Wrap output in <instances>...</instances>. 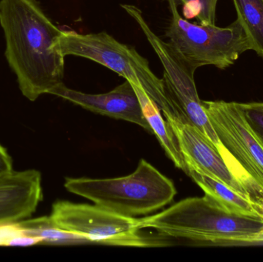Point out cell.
I'll return each instance as SVG.
<instances>
[{"label": "cell", "mask_w": 263, "mask_h": 262, "mask_svg": "<svg viewBox=\"0 0 263 262\" xmlns=\"http://www.w3.org/2000/svg\"><path fill=\"white\" fill-rule=\"evenodd\" d=\"M6 60L22 94L35 101L63 83L65 57L53 49L61 29L37 0H0Z\"/></svg>", "instance_id": "obj_1"}, {"label": "cell", "mask_w": 263, "mask_h": 262, "mask_svg": "<svg viewBox=\"0 0 263 262\" xmlns=\"http://www.w3.org/2000/svg\"><path fill=\"white\" fill-rule=\"evenodd\" d=\"M139 226L198 243H263V218L229 212L206 195L185 198L162 212L139 218Z\"/></svg>", "instance_id": "obj_2"}, {"label": "cell", "mask_w": 263, "mask_h": 262, "mask_svg": "<svg viewBox=\"0 0 263 262\" xmlns=\"http://www.w3.org/2000/svg\"><path fill=\"white\" fill-rule=\"evenodd\" d=\"M53 49L63 56L87 58L114 71L132 84L142 88L165 118L176 117L184 122L163 78L155 75L148 60L133 46L120 43L106 32L80 34L62 30L53 44Z\"/></svg>", "instance_id": "obj_3"}, {"label": "cell", "mask_w": 263, "mask_h": 262, "mask_svg": "<svg viewBox=\"0 0 263 262\" xmlns=\"http://www.w3.org/2000/svg\"><path fill=\"white\" fill-rule=\"evenodd\" d=\"M64 186L71 193L128 217L156 212L170 204L177 193L173 181L143 158L127 176L105 179L66 178Z\"/></svg>", "instance_id": "obj_4"}, {"label": "cell", "mask_w": 263, "mask_h": 262, "mask_svg": "<svg viewBox=\"0 0 263 262\" xmlns=\"http://www.w3.org/2000/svg\"><path fill=\"white\" fill-rule=\"evenodd\" d=\"M171 18L165 32L168 43L193 69L213 66L225 69L241 55L252 50L251 43L239 19L227 27L195 24L183 18L177 0H167Z\"/></svg>", "instance_id": "obj_5"}, {"label": "cell", "mask_w": 263, "mask_h": 262, "mask_svg": "<svg viewBox=\"0 0 263 262\" xmlns=\"http://www.w3.org/2000/svg\"><path fill=\"white\" fill-rule=\"evenodd\" d=\"M121 7L137 23L160 61L164 71L162 78L183 121L194 126L210 140L233 167L239 168L237 162L222 146L204 110L195 83L196 71L178 55L170 43L162 40L152 30L144 18L142 9L133 4H121Z\"/></svg>", "instance_id": "obj_6"}, {"label": "cell", "mask_w": 263, "mask_h": 262, "mask_svg": "<svg viewBox=\"0 0 263 262\" xmlns=\"http://www.w3.org/2000/svg\"><path fill=\"white\" fill-rule=\"evenodd\" d=\"M58 227L86 238L89 243L125 247H158L163 241L144 236L139 219L94 205L58 201L49 215Z\"/></svg>", "instance_id": "obj_7"}, {"label": "cell", "mask_w": 263, "mask_h": 262, "mask_svg": "<svg viewBox=\"0 0 263 262\" xmlns=\"http://www.w3.org/2000/svg\"><path fill=\"white\" fill-rule=\"evenodd\" d=\"M222 146L263 196V145L246 120L240 103L202 101Z\"/></svg>", "instance_id": "obj_8"}, {"label": "cell", "mask_w": 263, "mask_h": 262, "mask_svg": "<svg viewBox=\"0 0 263 262\" xmlns=\"http://www.w3.org/2000/svg\"><path fill=\"white\" fill-rule=\"evenodd\" d=\"M165 120L174 134L187 168H193L213 177L259 203L261 199L259 191L227 162L217 148L194 126L176 117Z\"/></svg>", "instance_id": "obj_9"}, {"label": "cell", "mask_w": 263, "mask_h": 262, "mask_svg": "<svg viewBox=\"0 0 263 262\" xmlns=\"http://www.w3.org/2000/svg\"><path fill=\"white\" fill-rule=\"evenodd\" d=\"M49 94L64 98L95 113L139 125L153 134L151 127L144 116L136 91L128 80L106 93H84L69 89L62 83L52 89Z\"/></svg>", "instance_id": "obj_10"}, {"label": "cell", "mask_w": 263, "mask_h": 262, "mask_svg": "<svg viewBox=\"0 0 263 262\" xmlns=\"http://www.w3.org/2000/svg\"><path fill=\"white\" fill-rule=\"evenodd\" d=\"M43 198L39 171H13L0 177V223L29 218Z\"/></svg>", "instance_id": "obj_11"}, {"label": "cell", "mask_w": 263, "mask_h": 262, "mask_svg": "<svg viewBox=\"0 0 263 262\" xmlns=\"http://www.w3.org/2000/svg\"><path fill=\"white\" fill-rule=\"evenodd\" d=\"M187 175L202 189L205 195L226 210L238 215L263 218L260 206L253 198L239 193L225 183L193 168L188 167Z\"/></svg>", "instance_id": "obj_12"}, {"label": "cell", "mask_w": 263, "mask_h": 262, "mask_svg": "<svg viewBox=\"0 0 263 262\" xmlns=\"http://www.w3.org/2000/svg\"><path fill=\"white\" fill-rule=\"evenodd\" d=\"M132 85L140 102L144 116L149 124L153 133L155 134L161 146L163 148L167 156L173 161L176 167L188 174V168L184 159L183 155L179 149V144L166 120L165 121L162 118L161 111L142 88L136 85Z\"/></svg>", "instance_id": "obj_13"}, {"label": "cell", "mask_w": 263, "mask_h": 262, "mask_svg": "<svg viewBox=\"0 0 263 262\" xmlns=\"http://www.w3.org/2000/svg\"><path fill=\"white\" fill-rule=\"evenodd\" d=\"M252 50L263 58V0H233Z\"/></svg>", "instance_id": "obj_14"}, {"label": "cell", "mask_w": 263, "mask_h": 262, "mask_svg": "<svg viewBox=\"0 0 263 262\" xmlns=\"http://www.w3.org/2000/svg\"><path fill=\"white\" fill-rule=\"evenodd\" d=\"M26 233L38 237L43 245H69L89 243L84 237L63 230L55 225L50 216L26 218L20 221Z\"/></svg>", "instance_id": "obj_15"}, {"label": "cell", "mask_w": 263, "mask_h": 262, "mask_svg": "<svg viewBox=\"0 0 263 262\" xmlns=\"http://www.w3.org/2000/svg\"><path fill=\"white\" fill-rule=\"evenodd\" d=\"M40 244H43L41 238L28 235L20 221L0 223V247H27Z\"/></svg>", "instance_id": "obj_16"}, {"label": "cell", "mask_w": 263, "mask_h": 262, "mask_svg": "<svg viewBox=\"0 0 263 262\" xmlns=\"http://www.w3.org/2000/svg\"><path fill=\"white\" fill-rule=\"evenodd\" d=\"M183 9L185 19L196 18L204 26L216 25V6L218 0H179Z\"/></svg>", "instance_id": "obj_17"}, {"label": "cell", "mask_w": 263, "mask_h": 262, "mask_svg": "<svg viewBox=\"0 0 263 262\" xmlns=\"http://www.w3.org/2000/svg\"><path fill=\"white\" fill-rule=\"evenodd\" d=\"M248 124L263 145V103H240Z\"/></svg>", "instance_id": "obj_18"}, {"label": "cell", "mask_w": 263, "mask_h": 262, "mask_svg": "<svg viewBox=\"0 0 263 262\" xmlns=\"http://www.w3.org/2000/svg\"><path fill=\"white\" fill-rule=\"evenodd\" d=\"M13 172L12 157L8 153L6 148L0 144V177Z\"/></svg>", "instance_id": "obj_19"}, {"label": "cell", "mask_w": 263, "mask_h": 262, "mask_svg": "<svg viewBox=\"0 0 263 262\" xmlns=\"http://www.w3.org/2000/svg\"><path fill=\"white\" fill-rule=\"evenodd\" d=\"M259 205H260L261 211H262V213L263 215V198L261 199V201H259Z\"/></svg>", "instance_id": "obj_20"}]
</instances>
